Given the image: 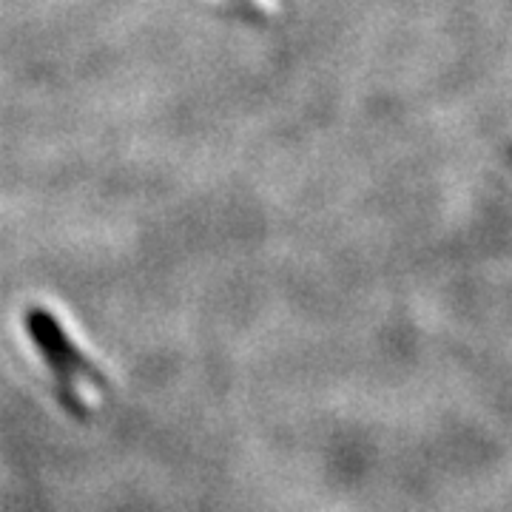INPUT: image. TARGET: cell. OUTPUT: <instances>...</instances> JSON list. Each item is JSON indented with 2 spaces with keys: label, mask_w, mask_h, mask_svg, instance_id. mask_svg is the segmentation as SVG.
<instances>
[{
  "label": "cell",
  "mask_w": 512,
  "mask_h": 512,
  "mask_svg": "<svg viewBox=\"0 0 512 512\" xmlns=\"http://www.w3.org/2000/svg\"><path fill=\"white\" fill-rule=\"evenodd\" d=\"M26 333H29L37 353L43 356V362L52 367V373H55L60 402L66 404L72 413L83 416L86 410L77 402V393H74L72 387L74 379H86V382L100 384V387H109V382L103 379V373L97 370L94 362H89L80 353V348L69 339V333L63 330V325L46 308H29L26 311Z\"/></svg>",
  "instance_id": "obj_1"
},
{
  "label": "cell",
  "mask_w": 512,
  "mask_h": 512,
  "mask_svg": "<svg viewBox=\"0 0 512 512\" xmlns=\"http://www.w3.org/2000/svg\"><path fill=\"white\" fill-rule=\"evenodd\" d=\"M231 3H237L239 9H245V12H248V15H254V18L262 15V6H259L256 0H231Z\"/></svg>",
  "instance_id": "obj_2"
}]
</instances>
